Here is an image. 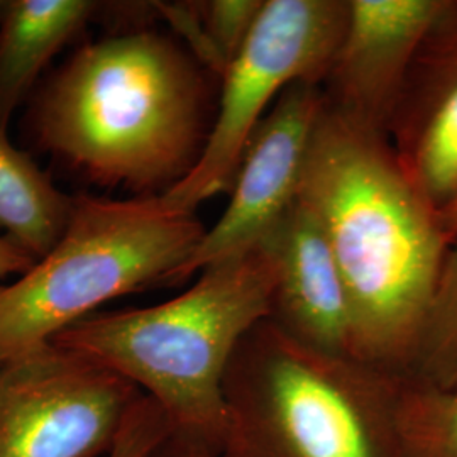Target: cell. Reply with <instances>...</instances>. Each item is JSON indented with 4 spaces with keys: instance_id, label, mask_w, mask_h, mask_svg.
<instances>
[{
    "instance_id": "cell-1",
    "label": "cell",
    "mask_w": 457,
    "mask_h": 457,
    "mask_svg": "<svg viewBox=\"0 0 457 457\" xmlns=\"http://www.w3.org/2000/svg\"><path fill=\"white\" fill-rule=\"evenodd\" d=\"M296 198L319 220L341 270L351 356L409 376L451 245L439 213L386 134L327 98Z\"/></svg>"
},
{
    "instance_id": "cell-2",
    "label": "cell",
    "mask_w": 457,
    "mask_h": 457,
    "mask_svg": "<svg viewBox=\"0 0 457 457\" xmlns=\"http://www.w3.org/2000/svg\"><path fill=\"white\" fill-rule=\"evenodd\" d=\"M207 73L179 41L151 29L83 45L36 96V143L94 185L163 195L207 143Z\"/></svg>"
},
{
    "instance_id": "cell-3",
    "label": "cell",
    "mask_w": 457,
    "mask_h": 457,
    "mask_svg": "<svg viewBox=\"0 0 457 457\" xmlns=\"http://www.w3.org/2000/svg\"><path fill=\"white\" fill-rule=\"evenodd\" d=\"M275 262L266 245L204 268L183 294L145 309L96 312L51 343L124 376L163 410L171 432L219 453L224 379L245 334L271 315Z\"/></svg>"
},
{
    "instance_id": "cell-4",
    "label": "cell",
    "mask_w": 457,
    "mask_h": 457,
    "mask_svg": "<svg viewBox=\"0 0 457 457\" xmlns=\"http://www.w3.org/2000/svg\"><path fill=\"white\" fill-rule=\"evenodd\" d=\"M403 376L298 341L270 317L237 345L220 457H403Z\"/></svg>"
},
{
    "instance_id": "cell-5",
    "label": "cell",
    "mask_w": 457,
    "mask_h": 457,
    "mask_svg": "<svg viewBox=\"0 0 457 457\" xmlns=\"http://www.w3.org/2000/svg\"><path fill=\"white\" fill-rule=\"evenodd\" d=\"M207 228L163 195L71 196L62 239L0 287V362L51 343L124 295L180 285Z\"/></svg>"
},
{
    "instance_id": "cell-6",
    "label": "cell",
    "mask_w": 457,
    "mask_h": 457,
    "mask_svg": "<svg viewBox=\"0 0 457 457\" xmlns=\"http://www.w3.org/2000/svg\"><path fill=\"white\" fill-rule=\"evenodd\" d=\"M347 0H266L245 46L220 79L212 128L194 170L164 198L196 209L228 192L243 151L279 96L295 83H324L347 22Z\"/></svg>"
},
{
    "instance_id": "cell-7",
    "label": "cell",
    "mask_w": 457,
    "mask_h": 457,
    "mask_svg": "<svg viewBox=\"0 0 457 457\" xmlns=\"http://www.w3.org/2000/svg\"><path fill=\"white\" fill-rule=\"evenodd\" d=\"M143 392L48 343L0 362V457H107Z\"/></svg>"
},
{
    "instance_id": "cell-8",
    "label": "cell",
    "mask_w": 457,
    "mask_h": 457,
    "mask_svg": "<svg viewBox=\"0 0 457 457\" xmlns=\"http://www.w3.org/2000/svg\"><path fill=\"white\" fill-rule=\"evenodd\" d=\"M324 104L322 83H295L279 96L251 134L228 188V207L205 230L181 271V283L260 245L294 204Z\"/></svg>"
},
{
    "instance_id": "cell-9",
    "label": "cell",
    "mask_w": 457,
    "mask_h": 457,
    "mask_svg": "<svg viewBox=\"0 0 457 457\" xmlns=\"http://www.w3.org/2000/svg\"><path fill=\"white\" fill-rule=\"evenodd\" d=\"M347 2V22L324 94L339 111L386 134L410 65L449 0Z\"/></svg>"
},
{
    "instance_id": "cell-10",
    "label": "cell",
    "mask_w": 457,
    "mask_h": 457,
    "mask_svg": "<svg viewBox=\"0 0 457 457\" xmlns=\"http://www.w3.org/2000/svg\"><path fill=\"white\" fill-rule=\"evenodd\" d=\"M386 137L410 180L441 212L457 192V2L449 0L417 51Z\"/></svg>"
},
{
    "instance_id": "cell-11",
    "label": "cell",
    "mask_w": 457,
    "mask_h": 457,
    "mask_svg": "<svg viewBox=\"0 0 457 457\" xmlns=\"http://www.w3.org/2000/svg\"><path fill=\"white\" fill-rule=\"evenodd\" d=\"M262 241L275 262L270 319L302 343L351 354L343 275L315 215L295 198Z\"/></svg>"
},
{
    "instance_id": "cell-12",
    "label": "cell",
    "mask_w": 457,
    "mask_h": 457,
    "mask_svg": "<svg viewBox=\"0 0 457 457\" xmlns=\"http://www.w3.org/2000/svg\"><path fill=\"white\" fill-rule=\"evenodd\" d=\"M92 0H9L0 9V129L53 56L102 12Z\"/></svg>"
},
{
    "instance_id": "cell-13",
    "label": "cell",
    "mask_w": 457,
    "mask_h": 457,
    "mask_svg": "<svg viewBox=\"0 0 457 457\" xmlns=\"http://www.w3.org/2000/svg\"><path fill=\"white\" fill-rule=\"evenodd\" d=\"M70 212L71 196L0 129V236L39 262L62 239Z\"/></svg>"
},
{
    "instance_id": "cell-14",
    "label": "cell",
    "mask_w": 457,
    "mask_h": 457,
    "mask_svg": "<svg viewBox=\"0 0 457 457\" xmlns=\"http://www.w3.org/2000/svg\"><path fill=\"white\" fill-rule=\"evenodd\" d=\"M266 0H207L158 4L163 16L187 41L196 62L222 79L262 16Z\"/></svg>"
},
{
    "instance_id": "cell-15",
    "label": "cell",
    "mask_w": 457,
    "mask_h": 457,
    "mask_svg": "<svg viewBox=\"0 0 457 457\" xmlns=\"http://www.w3.org/2000/svg\"><path fill=\"white\" fill-rule=\"evenodd\" d=\"M396 428L403 457H457V390L403 376Z\"/></svg>"
},
{
    "instance_id": "cell-16",
    "label": "cell",
    "mask_w": 457,
    "mask_h": 457,
    "mask_svg": "<svg viewBox=\"0 0 457 457\" xmlns=\"http://www.w3.org/2000/svg\"><path fill=\"white\" fill-rule=\"evenodd\" d=\"M409 376L457 390V239L442 262L417 360Z\"/></svg>"
},
{
    "instance_id": "cell-17",
    "label": "cell",
    "mask_w": 457,
    "mask_h": 457,
    "mask_svg": "<svg viewBox=\"0 0 457 457\" xmlns=\"http://www.w3.org/2000/svg\"><path fill=\"white\" fill-rule=\"evenodd\" d=\"M170 430L171 427L163 410L143 393L132 407L114 449L107 457H146Z\"/></svg>"
},
{
    "instance_id": "cell-18",
    "label": "cell",
    "mask_w": 457,
    "mask_h": 457,
    "mask_svg": "<svg viewBox=\"0 0 457 457\" xmlns=\"http://www.w3.org/2000/svg\"><path fill=\"white\" fill-rule=\"evenodd\" d=\"M146 457H220L204 442L171 432Z\"/></svg>"
},
{
    "instance_id": "cell-19",
    "label": "cell",
    "mask_w": 457,
    "mask_h": 457,
    "mask_svg": "<svg viewBox=\"0 0 457 457\" xmlns=\"http://www.w3.org/2000/svg\"><path fill=\"white\" fill-rule=\"evenodd\" d=\"M36 262L26 251L0 236V278L22 277Z\"/></svg>"
},
{
    "instance_id": "cell-20",
    "label": "cell",
    "mask_w": 457,
    "mask_h": 457,
    "mask_svg": "<svg viewBox=\"0 0 457 457\" xmlns=\"http://www.w3.org/2000/svg\"><path fill=\"white\" fill-rule=\"evenodd\" d=\"M442 228L451 243L457 239V192L456 195L451 198V202L439 212Z\"/></svg>"
},
{
    "instance_id": "cell-21",
    "label": "cell",
    "mask_w": 457,
    "mask_h": 457,
    "mask_svg": "<svg viewBox=\"0 0 457 457\" xmlns=\"http://www.w3.org/2000/svg\"><path fill=\"white\" fill-rule=\"evenodd\" d=\"M2 5H4V2H0V9H2Z\"/></svg>"
}]
</instances>
